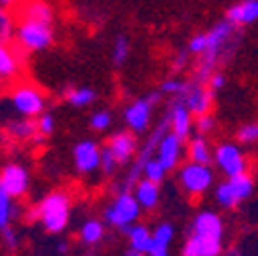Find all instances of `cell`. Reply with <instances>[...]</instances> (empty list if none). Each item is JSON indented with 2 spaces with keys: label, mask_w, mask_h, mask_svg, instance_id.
<instances>
[{
  "label": "cell",
  "mask_w": 258,
  "mask_h": 256,
  "mask_svg": "<svg viewBox=\"0 0 258 256\" xmlns=\"http://www.w3.org/2000/svg\"><path fill=\"white\" fill-rule=\"evenodd\" d=\"M234 35H236V25H232L228 19L215 23L207 31L209 45L199 55V63H197V70L192 72V80L207 84L209 76L215 72L217 63L223 59V55L234 49Z\"/></svg>",
  "instance_id": "6da1fadb"
},
{
  "label": "cell",
  "mask_w": 258,
  "mask_h": 256,
  "mask_svg": "<svg viewBox=\"0 0 258 256\" xmlns=\"http://www.w3.org/2000/svg\"><path fill=\"white\" fill-rule=\"evenodd\" d=\"M70 213H72V201L68 193L53 190V193L45 195L41 203L31 211V219H39L43 230L49 234H61L70 223Z\"/></svg>",
  "instance_id": "7a4b0ae2"
},
{
  "label": "cell",
  "mask_w": 258,
  "mask_h": 256,
  "mask_svg": "<svg viewBox=\"0 0 258 256\" xmlns=\"http://www.w3.org/2000/svg\"><path fill=\"white\" fill-rule=\"evenodd\" d=\"M140 213H142V205L138 203L136 195L123 188L115 197V201L105 209V223L125 232L129 226H134L140 219Z\"/></svg>",
  "instance_id": "3957f363"
},
{
  "label": "cell",
  "mask_w": 258,
  "mask_h": 256,
  "mask_svg": "<svg viewBox=\"0 0 258 256\" xmlns=\"http://www.w3.org/2000/svg\"><path fill=\"white\" fill-rule=\"evenodd\" d=\"M15 37L25 51H43L53 43V29L49 23L21 19Z\"/></svg>",
  "instance_id": "277c9868"
},
{
  "label": "cell",
  "mask_w": 258,
  "mask_h": 256,
  "mask_svg": "<svg viewBox=\"0 0 258 256\" xmlns=\"http://www.w3.org/2000/svg\"><path fill=\"white\" fill-rule=\"evenodd\" d=\"M254 193V178L244 172L238 176L225 178L221 184L215 186V201L223 209H234L242 201H246Z\"/></svg>",
  "instance_id": "5b68a950"
},
{
  "label": "cell",
  "mask_w": 258,
  "mask_h": 256,
  "mask_svg": "<svg viewBox=\"0 0 258 256\" xmlns=\"http://www.w3.org/2000/svg\"><path fill=\"white\" fill-rule=\"evenodd\" d=\"M178 180H180V186L188 195L199 197L211 188L213 170L209 168V164H197V162H190L188 160V162L182 164L178 170Z\"/></svg>",
  "instance_id": "8992f818"
},
{
  "label": "cell",
  "mask_w": 258,
  "mask_h": 256,
  "mask_svg": "<svg viewBox=\"0 0 258 256\" xmlns=\"http://www.w3.org/2000/svg\"><path fill=\"white\" fill-rule=\"evenodd\" d=\"M213 162L219 168V172L225 174V178L244 174L248 168V160L242 148L234 142H223L213 150Z\"/></svg>",
  "instance_id": "52a82bcc"
},
{
  "label": "cell",
  "mask_w": 258,
  "mask_h": 256,
  "mask_svg": "<svg viewBox=\"0 0 258 256\" xmlns=\"http://www.w3.org/2000/svg\"><path fill=\"white\" fill-rule=\"evenodd\" d=\"M11 105L21 117H39L45 111L43 92L31 84H21L11 92Z\"/></svg>",
  "instance_id": "ba28073f"
},
{
  "label": "cell",
  "mask_w": 258,
  "mask_h": 256,
  "mask_svg": "<svg viewBox=\"0 0 258 256\" xmlns=\"http://www.w3.org/2000/svg\"><path fill=\"white\" fill-rule=\"evenodd\" d=\"M160 94L162 92H150L148 97L138 99L123 111V119L129 127V132L134 134H144L150 127V119H152V111L154 105L160 101Z\"/></svg>",
  "instance_id": "9c48e42d"
},
{
  "label": "cell",
  "mask_w": 258,
  "mask_h": 256,
  "mask_svg": "<svg viewBox=\"0 0 258 256\" xmlns=\"http://www.w3.org/2000/svg\"><path fill=\"white\" fill-rule=\"evenodd\" d=\"M174 99L182 101L188 107V111L197 117V115H205V113L211 111L213 90L207 84H201L197 80H188V82H184L180 94H178V97H174Z\"/></svg>",
  "instance_id": "30bf717a"
},
{
  "label": "cell",
  "mask_w": 258,
  "mask_h": 256,
  "mask_svg": "<svg viewBox=\"0 0 258 256\" xmlns=\"http://www.w3.org/2000/svg\"><path fill=\"white\" fill-rule=\"evenodd\" d=\"M31 184L29 170L19 162H9L0 170V188H5L13 199H21L27 195Z\"/></svg>",
  "instance_id": "8fae6325"
},
{
  "label": "cell",
  "mask_w": 258,
  "mask_h": 256,
  "mask_svg": "<svg viewBox=\"0 0 258 256\" xmlns=\"http://www.w3.org/2000/svg\"><path fill=\"white\" fill-rule=\"evenodd\" d=\"M223 252V236L188 232L182 246V256H219Z\"/></svg>",
  "instance_id": "7c38bea8"
},
{
  "label": "cell",
  "mask_w": 258,
  "mask_h": 256,
  "mask_svg": "<svg viewBox=\"0 0 258 256\" xmlns=\"http://www.w3.org/2000/svg\"><path fill=\"white\" fill-rule=\"evenodd\" d=\"M74 168L80 174H92L101 168V148L92 140H82L72 150Z\"/></svg>",
  "instance_id": "4fadbf2b"
},
{
  "label": "cell",
  "mask_w": 258,
  "mask_h": 256,
  "mask_svg": "<svg viewBox=\"0 0 258 256\" xmlns=\"http://www.w3.org/2000/svg\"><path fill=\"white\" fill-rule=\"evenodd\" d=\"M182 140L168 132L162 140L158 144V150H156V158L160 160V164H162L168 172L170 170H176V166L180 164V158H182Z\"/></svg>",
  "instance_id": "5bb4252c"
},
{
  "label": "cell",
  "mask_w": 258,
  "mask_h": 256,
  "mask_svg": "<svg viewBox=\"0 0 258 256\" xmlns=\"http://www.w3.org/2000/svg\"><path fill=\"white\" fill-rule=\"evenodd\" d=\"M107 148H109V152L115 156V160L119 162V166L132 164L134 156L138 154V140H136L134 132H117L115 136H111Z\"/></svg>",
  "instance_id": "9a60e30c"
},
{
  "label": "cell",
  "mask_w": 258,
  "mask_h": 256,
  "mask_svg": "<svg viewBox=\"0 0 258 256\" xmlns=\"http://www.w3.org/2000/svg\"><path fill=\"white\" fill-rule=\"evenodd\" d=\"M166 119H168V127H170V132L176 134L182 142L192 134V113L188 111V107L182 103V101H174L166 113Z\"/></svg>",
  "instance_id": "2e32d148"
},
{
  "label": "cell",
  "mask_w": 258,
  "mask_h": 256,
  "mask_svg": "<svg viewBox=\"0 0 258 256\" xmlns=\"http://www.w3.org/2000/svg\"><path fill=\"white\" fill-rule=\"evenodd\" d=\"M174 240V226L168 221L158 223L152 232V246L148 250V256H170V244Z\"/></svg>",
  "instance_id": "e0dca14e"
},
{
  "label": "cell",
  "mask_w": 258,
  "mask_h": 256,
  "mask_svg": "<svg viewBox=\"0 0 258 256\" xmlns=\"http://www.w3.org/2000/svg\"><path fill=\"white\" fill-rule=\"evenodd\" d=\"M225 19L236 27L256 23L258 21V0H242L238 5H232L228 13H225Z\"/></svg>",
  "instance_id": "ac0fdd59"
},
{
  "label": "cell",
  "mask_w": 258,
  "mask_h": 256,
  "mask_svg": "<svg viewBox=\"0 0 258 256\" xmlns=\"http://www.w3.org/2000/svg\"><path fill=\"white\" fill-rule=\"evenodd\" d=\"M134 195L138 199V203L142 205V209H156L160 203V184L148 180V178H140L134 184Z\"/></svg>",
  "instance_id": "d6986e66"
},
{
  "label": "cell",
  "mask_w": 258,
  "mask_h": 256,
  "mask_svg": "<svg viewBox=\"0 0 258 256\" xmlns=\"http://www.w3.org/2000/svg\"><path fill=\"white\" fill-rule=\"evenodd\" d=\"M188 232H203V234H215L223 236V221L215 211H201L192 219Z\"/></svg>",
  "instance_id": "ffe728a7"
},
{
  "label": "cell",
  "mask_w": 258,
  "mask_h": 256,
  "mask_svg": "<svg viewBox=\"0 0 258 256\" xmlns=\"http://www.w3.org/2000/svg\"><path fill=\"white\" fill-rule=\"evenodd\" d=\"M125 236L129 240V248L134 250H140V252H146L150 250L152 246V230L148 226H144V223H134V226H129L125 230Z\"/></svg>",
  "instance_id": "44dd1931"
},
{
  "label": "cell",
  "mask_w": 258,
  "mask_h": 256,
  "mask_svg": "<svg viewBox=\"0 0 258 256\" xmlns=\"http://www.w3.org/2000/svg\"><path fill=\"white\" fill-rule=\"evenodd\" d=\"M107 228H105V221L101 219H86L82 226H80V242L84 246H96L105 240Z\"/></svg>",
  "instance_id": "7402d4cb"
},
{
  "label": "cell",
  "mask_w": 258,
  "mask_h": 256,
  "mask_svg": "<svg viewBox=\"0 0 258 256\" xmlns=\"http://www.w3.org/2000/svg\"><path fill=\"white\" fill-rule=\"evenodd\" d=\"M186 154H188L190 162H197V164H211L213 162V150L203 136H197L188 142Z\"/></svg>",
  "instance_id": "603a6c76"
},
{
  "label": "cell",
  "mask_w": 258,
  "mask_h": 256,
  "mask_svg": "<svg viewBox=\"0 0 258 256\" xmlns=\"http://www.w3.org/2000/svg\"><path fill=\"white\" fill-rule=\"evenodd\" d=\"M21 19H29V21H41V23H49L53 21V11L47 3H41V0H31L27 3L21 11Z\"/></svg>",
  "instance_id": "cb8c5ba5"
},
{
  "label": "cell",
  "mask_w": 258,
  "mask_h": 256,
  "mask_svg": "<svg viewBox=\"0 0 258 256\" xmlns=\"http://www.w3.org/2000/svg\"><path fill=\"white\" fill-rule=\"evenodd\" d=\"M17 74H19L17 53L7 43H0V76L13 80V78H17Z\"/></svg>",
  "instance_id": "d4e9b609"
},
{
  "label": "cell",
  "mask_w": 258,
  "mask_h": 256,
  "mask_svg": "<svg viewBox=\"0 0 258 256\" xmlns=\"http://www.w3.org/2000/svg\"><path fill=\"white\" fill-rule=\"evenodd\" d=\"M96 90L90 88V86H76L72 90L66 92V99L72 107H78V109H84V107H90L94 101H96Z\"/></svg>",
  "instance_id": "484cf974"
},
{
  "label": "cell",
  "mask_w": 258,
  "mask_h": 256,
  "mask_svg": "<svg viewBox=\"0 0 258 256\" xmlns=\"http://www.w3.org/2000/svg\"><path fill=\"white\" fill-rule=\"evenodd\" d=\"M9 134L17 140H33L39 132H37V121L29 119V117H23V119H17L13 123H9Z\"/></svg>",
  "instance_id": "4316f807"
},
{
  "label": "cell",
  "mask_w": 258,
  "mask_h": 256,
  "mask_svg": "<svg viewBox=\"0 0 258 256\" xmlns=\"http://www.w3.org/2000/svg\"><path fill=\"white\" fill-rule=\"evenodd\" d=\"M19 215V209L13 201V197L5 188H0V230L13 226V219Z\"/></svg>",
  "instance_id": "83f0119b"
},
{
  "label": "cell",
  "mask_w": 258,
  "mask_h": 256,
  "mask_svg": "<svg viewBox=\"0 0 258 256\" xmlns=\"http://www.w3.org/2000/svg\"><path fill=\"white\" fill-rule=\"evenodd\" d=\"M129 53H132V41H129V37L127 35H117L115 37V41H113V49H111V59H113V63L119 68V66H123V63L127 61V57H129Z\"/></svg>",
  "instance_id": "f1b7e54d"
},
{
  "label": "cell",
  "mask_w": 258,
  "mask_h": 256,
  "mask_svg": "<svg viewBox=\"0 0 258 256\" xmlns=\"http://www.w3.org/2000/svg\"><path fill=\"white\" fill-rule=\"evenodd\" d=\"M166 168L160 164V160L156 158V156H152L148 162L144 164V170H142V178H148V180H152V182H156V184H162L164 182V178H166Z\"/></svg>",
  "instance_id": "f546056e"
},
{
  "label": "cell",
  "mask_w": 258,
  "mask_h": 256,
  "mask_svg": "<svg viewBox=\"0 0 258 256\" xmlns=\"http://www.w3.org/2000/svg\"><path fill=\"white\" fill-rule=\"evenodd\" d=\"M111 125H113V113L107 109L94 111L90 115V130H94V132H107Z\"/></svg>",
  "instance_id": "4dcf8cb0"
},
{
  "label": "cell",
  "mask_w": 258,
  "mask_h": 256,
  "mask_svg": "<svg viewBox=\"0 0 258 256\" xmlns=\"http://www.w3.org/2000/svg\"><path fill=\"white\" fill-rule=\"evenodd\" d=\"M238 142L240 144H246V146H252V144H258V121H252V123H246L242 125L238 134H236Z\"/></svg>",
  "instance_id": "1f68e13d"
},
{
  "label": "cell",
  "mask_w": 258,
  "mask_h": 256,
  "mask_svg": "<svg viewBox=\"0 0 258 256\" xmlns=\"http://www.w3.org/2000/svg\"><path fill=\"white\" fill-rule=\"evenodd\" d=\"M13 33H15L13 17L5 11V7H0V43H7L9 39H13Z\"/></svg>",
  "instance_id": "d6a6232c"
},
{
  "label": "cell",
  "mask_w": 258,
  "mask_h": 256,
  "mask_svg": "<svg viewBox=\"0 0 258 256\" xmlns=\"http://www.w3.org/2000/svg\"><path fill=\"white\" fill-rule=\"evenodd\" d=\"M192 127H195L197 136H209L213 130H215V119L211 117V113H205V115H197V119L192 121Z\"/></svg>",
  "instance_id": "836d02e7"
},
{
  "label": "cell",
  "mask_w": 258,
  "mask_h": 256,
  "mask_svg": "<svg viewBox=\"0 0 258 256\" xmlns=\"http://www.w3.org/2000/svg\"><path fill=\"white\" fill-rule=\"evenodd\" d=\"M37 132H39V136H43V138H47V136H51L53 132H55V117L51 115V113H41L39 115V119H37Z\"/></svg>",
  "instance_id": "e575fe53"
},
{
  "label": "cell",
  "mask_w": 258,
  "mask_h": 256,
  "mask_svg": "<svg viewBox=\"0 0 258 256\" xmlns=\"http://www.w3.org/2000/svg\"><path fill=\"white\" fill-rule=\"evenodd\" d=\"M0 238H3V244H5V248H7L9 252L19 250L21 240H19V234L15 232L13 226H9V228H5V230H0Z\"/></svg>",
  "instance_id": "d590c367"
},
{
  "label": "cell",
  "mask_w": 258,
  "mask_h": 256,
  "mask_svg": "<svg viewBox=\"0 0 258 256\" xmlns=\"http://www.w3.org/2000/svg\"><path fill=\"white\" fill-rule=\"evenodd\" d=\"M117 168H119V162L115 160V156L109 152V148L101 150V170H103L107 176H111Z\"/></svg>",
  "instance_id": "8d00e7d4"
},
{
  "label": "cell",
  "mask_w": 258,
  "mask_h": 256,
  "mask_svg": "<svg viewBox=\"0 0 258 256\" xmlns=\"http://www.w3.org/2000/svg\"><path fill=\"white\" fill-rule=\"evenodd\" d=\"M184 86V80H178V78H166L162 84H160V92L162 94H168V97H178L180 90Z\"/></svg>",
  "instance_id": "74e56055"
},
{
  "label": "cell",
  "mask_w": 258,
  "mask_h": 256,
  "mask_svg": "<svg viewBox=\"0 0 258 256\" xmlns=\"http://www.w3.org/2000/svg\"><path fill=\"white\" fill-rule=\"evenodd\" d=\"M207 45H209V37H207V33H199V35H195V37L188 41L186 49H188V53L201 55V53L207 49Z\"/></svg>",
  "instance_id": "f35d334b"
},
{
  "label": "cell",
  "mask_w": 258,
  "mask_h": 256,
  "mask_svg": "<svg viewBox=\"0 0 258 256\" xmlns=\"http://www.w3.org/2000/svg\"><path fill=\"white\" fill-rule=\"evenodd\" d=\"M207 86L215 92V90H221L223 86H225V76L221 74V72H213L211 76H209V80H207Z\"/></svg>",
  "instance_id": "ab89813d"
},
{
  "label": "cell",
  "mask_w": 258,
  "mask_h": 256,
  "mask_svg": "<svg viewBox=\"0 0 258 256\" xmlns=\"http://www.w3.org/2000/svg\"><path fill=\"white\" fill-rule=\"evenodd\" d=\"M188 57H190L188 49L178 51L176 57H174V61H172V68H174V70H182V68H186V66H188Z\"/></svg>",
  "instance_id": "60d3db41"
},
{
  "label": "cell",
  "mask_w": 258,
  "mask_h": 256,
  "mask_svg": "<svg viewBox=\"0 0 258 256\" xmlns=\"http://www.w3.org/2000/svg\"><path fill=\"white\" fill-rule=\"evenodd\" d=\"M121 256H148L146 252H140V250H134V248H129V250H125Z\"/></svg>",
  "instance_id": "b9f144b4"
},
{
  "label": "cell",
  "mask_w": 258,
  "mask_h": 256,
  "mask_svg": "<svg viewBox=\"0 0 258 256\" xmlns=\"http://www.w3.org/2000/svg\"><path fill=\"white\" fill-rule=\"evenodd\" d=\"M225 256H244L238 248H232V250H228V252H225Z\"/></svg>",
  "instance_id": "7bdbcfd3"
},
{
  "label": "cell",
  "mask_w": 258,
  "mask_h": 256,
  "mask_svg": "<svg viewBox=\"0 0 258 256\" xmlns=\"http://www.w3.org/2000/svg\"><path fill=\"white\" fill-rule=\"evenodd\" d=\"M15 3H17V0H0V7H5V9H7V7H13Z\"/></svg>",
  "instance_id": "ee69618b"
},
{
  "label": "cell",
  "mask_w": 258,
  "mask_h": 256,
  "mask_svg": "<svg viewBox=\"0 0 258 256\" xmlns=\"http://www.w3.org/2000/svg\"><path fill=\"white\" fill-rule=\"evenodd\" d=\"M3 80H5V78H3V76H0V88H3Z\"/></svg>",
  "instance_id": "f6af8a7d"
}]
</instances>
